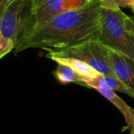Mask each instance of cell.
Returning <instances> with one entry per match:
<instances>
[{
    "mask_svg": "<svg viewBox=\"0 0 134 134\" xmlns=\"http://www.w3.org/2000/svg\"><path fill=\"white\" fill-rule=\"evenodd\" d=\"M101 29L100 6L98 2L57 15L32 25L21 36L15 54L31 48L46 51L62 49L82 42L98 39Z\"/></svg>",
    "mask_w": 134,
    "mask_h": 134,
    "instance_id": "obj_1",
    "label": "cell"
},
{
    "mask_svg": "<svg viewBox=\"0 0 134 134\" xmlns=\"http://www.w3.org/2000/svg\"><path fill=\"white\" fill-rule=\"evenodd\" d=\"M126 15L117 10L100 7L101 29L99 40L105 46L134 60V36L126 28Z\"/></svg>",
    "mask_w": 134,
    "mask_h": 134,
    "instance_id": "obj_2",
    "label": "cell"
},
{
    "mask_svg": "<svg viewBox=\"0 0 134 134\" xmlns=\"http://www.w3.org/2000/svg\"><path fill=\"white\" fill-rule=\"evenodd\" d=\"M32 13L31 0H9L1 9L0 37L9 39L16 45L31 26Z\"/></svg>",
    "mask_w": 134,
    "mask_h": 134,
    "instance_id": "obj_3",
    "label": "cell"
},
{
    "mask_svg": "<svg viewBox=\"0 0 134 134\" xmlns=\"http://www.w3.org/2000/svg\"><path fill=\"white\" fill-rule=\"evenodd\" d=\"M46 56L51 60L54 58L79 59L92 66L103 75H114L106 57L104 45L98 39L86 40L62 49L50 50Z\"/></svg>",
    "mask_w": 134,
    "mask_h": 134,
    "instance_id": "obj_4",
    "label": "cell"
},
{
    "mask_svg": "<svg viewBox=\"0 0 134 134\" xmlns=\"http://www.w3.org/2000/svg\"><path fill=\"white\" fill-rule=\"evenodd\" d=\"M87 3L88 0H46L33 9L31 26L46 21L60 13L81 8Z\"/></svg>",
    "mask_w": 134,
    "mask_h": 134,
    "instance_id": "obj_5",
    "label": "cell"
},
{
    "mask_svg": "<svg viewBox=\"0 0 134 134\" xmlns=\"http://www.w3.org/2000/svg\"><path fill=\"white\" fill-rule=\"evenodd\" d=\"M104 47L113 74L134 91V60L105 45Z\"/></svg>",
    "mask_w": 134,
    "mask_h": 134,
    "instance_id": "obj_6",
    "label": "cell"
},
{
    "mask_svg": "<svg viewBox=\"0 0 134 134\" xmlns=\"http://www.w3.org/2000/svg\"><path fill=\"white\" fill-rule=\"evenodd\" d=\"M95 90L111 102L121 112L124 117L127 130L131 131L134 127V108L130 107L114 90L108 88H97Z\"/></svg>",
    "mask_w": 134,
    "mask_h": 134,
    "instance_id": "obj_7",
    "label": "cell"
},
{
    "mask_svg": "<svg viewBox=\"0 0 134 134\" xmlns=\"http://www.w3.org/2000/svg\"><path fill=\"white\" fill-rule=\"evenodd\" d=\"M52 60L57 64H64L71 67L82 77V81L85 79L94 78L102 74L92 66L79 59L71 58H54Z\"/></svg>",
    "mask_w": 134,
    "mask_h": 134,
    "instance_id": "obj_8",
    "label": "cell"
},
{
    "mask_svg": "<svg viewBox=\"0 0 134 134\" xmlns=\"http://www.w3.org/2000/svg\"><path fill=\"white\" fill-rule=\"evenodd\" d=\"M53 73L57 81L63 85L69 83L81 85L82 83V77L71 67L64 64H57V66Z\"/></svg>",
    "mask_w": 134,
    "mask_h": 134,
    "instance_id": "obj_9",
    "label": "cell"
},
{
    "mask_svg": "<svg viewBox=\"0 0 134 134\" xmlns=\"http://www.w3.org/2000/svg\"><path fill=\"white\" fill-rule=\"evenodd\" d=\"M106 87L115 92H119L132 97L134 100V91L115 75H104Z\"/></svg>",
    "mask_w": 134,
    "mask_h": 134,
    "instance_id": "obj_10",
    "label": "cell"
},
{
    "mask_svg": "<svg viewBox=\"0 0 134 134\" xmlns=\"http://www.w3.org/2000/svg\"><path fill=\"white\" fill-rule=\"evenodd\" d=\"M133 0H99V4L101 8L117 10L123 8L132 7Z\"/></svg>",
    "mask_w": 134,
    "mask_h": 134,
    "instance_id": "obj_11",
    "label": "cell"
},
{
    "mask_svg": "<svg viewBox=\"0 0 134 134\" xmlns=\"http://www.w3.org/2000/svg\"><path fill=\"white\" fill-rule=\"evenodd\" d=\"M16 44L13 41L0 37V58H4L6 54L10 53L13 49H15Z\"/></svg>",
    "mask_w": 134,
    "mask_h": 134,
    "instance_id": "obj_12",
    "label": "cell"
},
{
    "mask_svg": "<svg viewBox=\"0 0 134 134\" xmlns=\"http://www.w3.org/2000/svg\"><path fill=\"white\" fill-rule=\"evenodd\" d=\"M126 28V29L131 33L134 35V15L133 16H127L125 21Z\"/></svg>",
    "mask_w": 134,
    "mask_h": 134,
    "instance_id": "obj_13",
    "label": "cell"
},
{
    "mask_svg": "<svg viewBox=\"0 0 134 134\" xmlns=\"http://www.w3.org/2000/svg\"><path fill=\"white\" fill-rule=\"evenodd\" d=\"M46 0H31V4H32V7L33 9H35V8H37L38 6H39L42 3H43Z\"/></svg>",
    "mask_w": 134,
    "mask_h": 134,
    "instance_id": "obj_14",
    "label": "cell"
},
{
    "mask_svg": "<svg viewBox=\"0 0 134 134\" xmlns=\"http://www.w3.org/2000/svg\"><path fill=\"white\" fill-rule=\"evenodd\" d=\"M9 0H0V9H2Z\"/></svg>",
    "mask_w": 134,
    "mask_h": 134,
    "instance_id": "obj_15",
    "label": "cell"
},
{
    "mask_svg": "<svg viewBox=\"0 0 134 134\" xmlns=\"http://www.w3.org/2000/svg\"><path fill=\"white\" fill-rule=\"evenodd\" d=\"M99 2V0H88V2Z\"/></svg>",
    "mask_w": 134,
    "mask_h": 134,
    "instance_id": "obj_16",
    "label": "cell"
},
{
    "mask_svg": "<svg viewBox=\"0 0 134 134\" xmlns=\"http://www.w3.org/2000/svg\"><path fill=\"white\" fill-rule=\"evenodd\" d=\"M131 9H132V11H133V15H134V0H133V4H132Z\"/></svg>",
    "mask_w": 134,
    "mask_h": 134,
    "instance_id": "obj_17",
    "label": "cell"
},
{
    "mask_svg": "<svg viewBox=\"0 0 134 134\" xmlns=\"http://www.w3.org/2000/svg\"><path fill=\"white\" fill-rule=\"evenodd\" d=\"M130 134H134V127L131 131H130Z\"/></svg>",
    "mask_w": 134,
    "mask_h": 134,
    "instance_id": "obj_18",
    "label": "cell"
},
{
    "mask_svg": "<svg viewBox=\"0 0 134 134\" xmlns=\"http://www.w3.org/2000/svg\"><path fill=\"white\" fill-rule=\"evenodd\" d=\"M133 36H134V35H133Z\"/></svg>",
    "mask_w": 134,
    "mask_h": 134,
    "instance_id": "obj_19",
    "label": "cell"
}]
</instances>
